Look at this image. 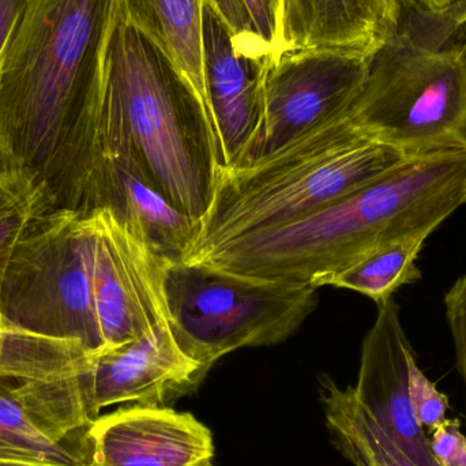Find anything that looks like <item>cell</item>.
Instances as JSON below:
<instances>
[{"label":"cell","mask_w":466,"mask_h":466,"mask_svg":"<svg viewBox=\"0 0 466 466\" xmlns=\"http://www.w3.org/2000/svg\"><path fill=\"white\" fill-rule=\"evenodd\" d=\"M0 466H51V465L26 464V462H15V461H0ZM89 466H96V464L89 465Z\"/></svg>","instance_id":"29"},{"label":"cell","mask_w":466,"mask_h":466,"mask_svg":"<svg viewBox=\"0 0 466 466\" xmlns=\"http://www.w3.org/2000/svg\"><path fill=\"white\" fill-rule=\"evenodd\" d=\"M98 208L114 210L126 226L172 262L185 259L198 236V223L141 175L115 161L101 166L87 212Z\"/></svg>","instance_id":"16"},{"label":"cell","mask_w":466,"mask_h":466,"mask_svg":"<svg viewBox=\"0 0 466 466\" xmlns=\"http://www.w3.org/2000/svg\"><path fill=\"white\" fill-rule=\"evenodd\" d=\"M92 352L78 339L0 326V378L56 380L85 374Z\"/></svg>","instance_id":"19"},{"label":"cell","mask_w":466,"mask_h":466,"mask_svg":"<svg viewBox=\"0 0 466 466\" xmlns=\"http://www.w3.org/2000/svg\"><path fill=\"white\" fill-rule=\"evenodd\" d=\"M207 2L223 18L236 40L246 46H258L270 52L266 44L255 35L251 18L243 0H207Z\"/></svg>","instance_id":"25"},{"label":"cell","mask_w":466,"mask_h":466,"mask_svg":"<svg viewBox=\"0 0 466 466\" xmlns=\"http://www.w3.org/2000/svg\"><path fill=\"white\" fill-rule=\"evenodd\" d=\"M466 204V150L410 157L366 187L289 226L238 238L185 262L320 288L380 247L429 238Z\"/></svg>","instance_id":"2"},{"label":"cell","mask_w":466,"mask_h":466,"mask_svg":"<svg viewBox=\"0 0 466 466\" xmlns=\"http://www.w3.org/2000/svg\"><path fill=\"white\" fill-rule=\"evenodd\" d=\"M205 5L207 0H120V13L161 52L209 111L204 76Z\"/></svg>","instance_id":"17"},{"label":"cell","mask_w":466,"mask_h":466,"mask_svg":"<svg viewBox=\"0 0 466 466\" xmlns=\"http://www.w3.org/2000/svg\"><path fill=\"white\" fill-rule=\"evenodd\" d=\"M96 466H197L215 454L212 432L190 413L133 405L90 427Z\"/></svg>","instance_id":"14"},{"label":"cell","mask_w":466,"mask_h":466,"mask_svg":"<svg viewBox=\"0 0 466 466\" xmlns=\"http://www.w3.org/2000/svg\"><path fill=\"white\" fill-rule=\"evenodd\" d=\"M56 207V199L46 183L26 172H0V289L19 238L40 216Z\"/></svg>","instance_id":"21"},{"label":"cell","mask_w":466,"mask_h":466,"mask_svg":"<svg viewBox=\"0 0 466 466\" xmlns=\"http://www.w3.org/2000/svg\"><path fill=\"white\" fill-rule=\"evenodd\" d=\"M445 307L456 350L457 369L464 382L466 396V274L446 293Z\"/></svg>","instance_id":"23"},{"label":"cell","mask_w":466,"mask_h":466,"mask_svg":"<svg viewBox=\"0 0 466 466\" xmlns=\"http://www.w3.org/2000/svg\"><path fill=\"white\" fill-rule=\"evenodd\" d=\"M177 344L205 372L233 350L287 339L315 307V288L229 273L208 263L171 262L164 281Z\"/></svg>","instance_id":"7"},{"label":"cell","mask_w":466,"mask_h":466,"mask_svg":"<svg viewBox=\"0 0 466 466\" xmlns=\"http://www.w3.org/2000/svg\"><path fill=\"white\" fill-rule=\"evenodd\" d=\"M207 372L186 355L171 323L114 348L92 352L87 371L96 418L116 404L164 407L167 400L196 388Z\"/></svg>","instance_id":"12"},{"label":"cell","mask_w":466,"mask_h":466,"mask_svg":"<svg viewBox=\"0 0 466 466\" xmlns=\"http://www.w3.org/2000/svg\"><path fill=\"white\" fill-rule=\"evenodd\" d=\"M141 175L201 224L221 171L212 116L161 52L122 18L106 57L81 210L87 212L101 166Z\"/></svg>","instance_id":"3"},{"label":"cell","mask_w":466,"mask_h":466,"mask_svg":"<svg viewBox=\"0 0 466 466\" xmlns=\"http://www.w3.org/2000/svg\"><path fill=\"white\" fill-rule=\"evenodd\" d=\"M430 451L440 466H466V435L459 421L446 419L429 438Z\"/></svg>","instance_id":"24"},{"label":"cell","mask_w":466,"mask_h":466,"mask_svg":"<svg viewBox=\"0 0 466 466\" xmlns=\"http://www.w3.org/2000/svg\"><path fill=\"white\" fill-rule=\"evenodd\" d=\"M400 0H279L276 52L374 57L396 35Z\"/></svg>","instance_id":"15"},{"label":"cell","mask_w":466,"mask_h":466,"mask_svg":"<svg viewBox=\"0 0 466 466\" xmlns=\"http://www.w3.org/2000/svg\"><path fill=\"white\" fill-rule=\"evenodd\" d=\"M464 32H465L464 35H462L461 44H462V48H464L465 55H466V26H465Z\"/></svg>","instance_id":"30"},{"label":"cell","mask_w":466,"mask_h":466,"mask_svg":"<svg viewBox=\"0 0 466 466\" xmlns=\"http://www.w3.org/2000/svg\"><path fill=\"white\" fill-rule=\"evenodd\" d=\"M322 402L331 440L353 465L419 466L364 410L352 386L342 389L323 378Z\"/></svg>","instance_id":"18"},{"label":"cell","mask_w":466,"mask_h":466,"mask_svg":"<svg viewBox=\"0 0 466 466\" xmlns=\"http://www.w3.org/2000/svg\"><path fill=\"white\" fill-rule=\"evenodd\" d=\"M87 371L56 380L0 378V461L95 464L89 431L97 418Z\"/></svg>","instance_id":"9"},{"label":"cell","mask_w":466,"mask_h":466,"mask_svg":"<svg viewBox=\"0 0 466 466\" xmlns=\"http://www.w3.org/2000/svg\"><path fill=\"white\" fill-rule=\"evenodd\" d=\"M412 352L402 328L400 306L391 296L378 303L377 319L361 348L353 391L364 410L410 459L419 466H440L410 404L408 356Z\"/></svg>","instance_id":"13"},{"label":"cell","mask_w":466,"mask_h":466,"mask_svg":"<svg viewBox=\"0 0 466 466\" xmlns=\"http://www.w3.org/2000/svg\"><path fill=\"white\" fill-rule=\"evenodd\" d=\"M426 240V236H412L380 247L355 265L334 274L325 285L355 290L380 303L402 285L421 279L416 259Z\"/></svg>","instance_id":"20"},{"label":"cell","mask_w":466,"mask_h":466,"mask_svg":"<svg viewBox=\"0 0 466 466\" xmlns=\"http://www.w3.org/2000/svg\"><path fill=\"white\" fill-rule=\"evenodd\" d=\"M460 2L462 0H400L407 7L415 8L416 13H441Z\"/></svg>","instance_id":"28"},{"label":"cell","mask_w":466,"mask_h":466,"mask_svg":"<svg viewBox=\"0 0 466 466\" xmlns=\"http://www.w3.org/2000/svg\"><path fill=\"white\" fill-rule=\"evenodd\" d=\"M372 59L337 52L270 55L262 125L236 167L258 163L350 112L366 85Z\"/></svg>","instance_id":"8"},{"label":"cell","mask_w":466,"mask_h":466,"mask_svg":"<svg viewBox=\"0 0 466 466\" xmlns=\"http://www.w3.org/2000/svg\"><path fill=\"white\" fill-rule=\"evenodd\" d=\"M120 0H26L0 68V172L84 185Z\"/></svg>","instance_id":"1"},{"label":"cell","mask_w":466,"mask_h":466,"mask_svg":"<svg viewBox=\"0 0 466 466\" xmlns=\"http://www.w3.org/2000/svg\"><path fill=\"white\" fill-rule=\"evenodd\" d=\"M429 14L424 26L400 22L352 108L372 138L405 157L466 150V55L451 41L466 25V0Z\"/></svg>","instance_id":"5"},{"label":"cell","mask_w":466,"mask_h":466,"mask_svg":"<svg viewBox=\"0 0 466 466\" xmlns=\"http://www.w3.org/2000/svg\"><path fill=\"white\" fill-rule=\"evenodd\" d=\"M271 54L238 43L207 2L204 76L210 116L220 147L221 168L238 166L262 125L265 76Z\"/></svg>","instance_id":"11"},{"label":"cell","mask_w":466,"mask_h":466,"mask_svg":"<svg viewBox=\"0 0 466 466\" xmlns=\"http://www.w3.org/2000/svg\"><path fill=\"white\" fill-rule=\"evenodd\" d=\"M408 377H410V397L413 413L419 424L430 431L446 420L449 399L438 390L437 385L421 371L415 352L408 356Z\"/></svg>","instance_id":"22"},{"label":"cell","mask_w":466,"mask_h":466,"mask_svg":"<svg viewBox=\"0 0 466 466\" xmlns=\"http://www.w3.org/2000/svg\"><path fill=\"white\" fill-rule=\"evenodd\" d=\"M26 0H0V68L3 52Z\"/></svg>","instance_id":"27"},{"label":"cell","mask_w":466,"mask_h":466,"mask_svg":"<svg viewBox=\"0 0 466 466\" xmlns=\"http://www.w3.org/2000/svg\"><path fill=\"white\" fill-rule=\"evenodd\" d=\"M407 158L372 138L350 109L258 163L221 168L212 204L183 260L289 226L366 187Z\"/></svg>","instance_id":"4"},{"label":"cell","mask_w":466,"mask_h":466,"mask_svg":"<svg viewBox=\"0 0 466 466\" xmlns=\"http://www.w3.org/2000/svg\"><path fill=\"white\" fill-rule=\"evenodd\" d=\"M255 35L270 49L276 52L277 35H279V0H243Z\"/></svg>","instance_id":"26"},{"label":"cell","mask_w":466,"mask_h":466,"mask_svg":"<svg viewBox=\"0 0 466 466\" xmlns=\"http://www.w3.org/2000/svg\"><path fill=\"white\" fill-rule=\"evenodd\" d=\"M97 266L92 212L52 208L19 238L0 289V326L104 348L96 309Z\"/></svg>","instance_id":"6"},{"label":"cell","mask_w":466,"mask_h":466,"mask_svg":"<svg viewBox=\"0 0 466 466\" xmlns=\"http://www.w3.org/2000/svg\"><path fill=\"white\" fill-rule=\"evenodd\" d=\"M96 224V309L104 348L168 325L164 281L172 260L161 257L114 210H90Z\"/></svg>","instance_id":"10"},{"label":"cell","mask_w":466,"mask_h":466,"mask_svg":"<svg viewBox=\"0 0 466 466\" xmlns=\"http://www.w3.org/2000/svg\"><path fill=\"white\" fill-rule=\"evenodd\" d=\"M197 466H215V465H213L212 460H207V461L201 462V464H198Z\"/></svg>","instance_id":"31"}]
</instances>
